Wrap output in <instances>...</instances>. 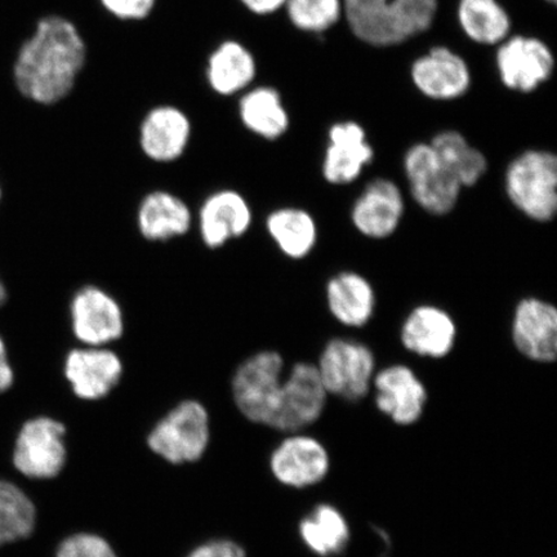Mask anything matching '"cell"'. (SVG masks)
<instances>
[{
    "label": "cell",
    "mask_w": 557,
    "mask_h": 557,
    "mask_svg": "<svg viewBox=\"0 0 557 557\" xmlns=\"http://www.w3.org/2000/svg\"><path fill=\"white\" fill-rule=\"evenodd\" d=\"M315 366L326 393L348 403L367 398L377 372L372 348L358 339L345 337L331 338Z\"/></svg>",
    "instance_id": "obj_6"
},
{
    "label": "cell",
    "mask_w": 557,
    "mask_h": 557,
    "mask_svg": "<svg viewBox=\"0 0 557 557\" xmlns=\"http://www.w3.org/2000/svg\"><path fill=\"white\" fill-rule=\"evenodd\" d=\"M189 136L190 124L186 116L176 109L162 108L146 117L141 148L154 162L169 163L184 154Z\"/></svg>",
    "instance_id": "obj_25"
},
{
    "label": "cell",
    "mask_w": 557,
    "mask_h": 557,
    "mask_svg": "<svg viewBox=\"0 0 557 557\" xmlns=\"http://www.w3.org/2000/svg\"><path fill=\"white\" fill-rule=\"evenodd\" d=\"M62 379L83 401H99L120 386L124 361L111 346H75L62 358Z\"/></svg>",
    "instance_id": "obj_11"
},
{
    "label": "cell",
    "mask_w": 557,
    "mask_h": 557,
    "mask_svg": "<svg viewBox=\"0 0 557 557\" xmlns=\"http://www.w3.org/2000/svg\"><path fill=\"white\" fill-rule=\"evenodd\" d=\"M70 331L81 346H111L125 332L123 306L109 290L96 284L83 285L67 305Z\"/></svg>",
    "instance_id": "obj_9"
},
{
    "label": "cell",
    "mask_w": 557,
    "mask_h": 557,
    "mask_svg": "<svg viewBox=\"0 0 557 557\" xmlns=\"http://www.w3.org/2000/svg\"><path fill=\"white\" fill-rule=\"evenodd\" d=\"M240 114L248 129L271 141L282 137L289 128V115L274 88H257L244 97Z\"/></svg>",
    "instance_id": "obj_28"
},
{
    "label": "cell",
    "mask_w": 557,
    "mask_h": 557,
    "mask_svg": "<svg viewBox=\"0 0 557 557\" xmlns=\"http://www.w3.org/2000/svg\"><path fill=\"white\" fill-rule=\"evenodd\" d=\"M344 21L355 38L373 48L409 41L395 0H344Z\"/></svg>",
    "instance_id": "obj_20"
},
{
    "label": "cell",
    "mask_w": 557,
    "mask_h": 557,
    "mask_svg": "<svg viewBox=\"0 0 557 557\" xmlns=\"http://www.w3.org/2000/svg\"><path fill=\"white\" fill-rule=\"evenodd\" d=\"M331 315L346 329H363L374 317L377 296L373 284L357 271H339L325 284Z\"/></svg>",
    "instance_id": "obj_22"
},
{
    "label": "cell",
    "mask_w": 557,
    "mask_h": 557,
    "mask_svg": "<svg viewBox=\"0 0 557 557\" xmlns=\"http://www.w3.org/2000/svg\"><path fill=\"white\" fill-rule=\"evenodd\" d=\"M243 2L250 11L259 13V15H269V13L281 10L287 0H243Z\"/></svg>",
    "instance_id": "obj_37"
},
{
    "label": "cell",
    "mask_w": 557,
    "mask_h": 557,
    "mask_svg": "<svg viewBox=\"0 0 557 557\" xmlns=\"http://www.w3.org/2000/svg\"><path fill=\"white\" fill-rule=\"evenodd\" d=\"M285 375V360L275 350L249 355L236 367L232 377L235 407L249 422L271 428Z\"/></svg>",
    "instance_id": "obj_3"
},
{
    "label": "cell",
    "mask_w": 557,
    "mask_h": 557,
    "mask_svg": "<svg viewBox=\"0 0 557 557\" xmlns=\"http://www.w3.org/2000/svg\"><path fill=\"white\" fill-rule=\"evenodd\" d=\"M374 157L363 125L351 120L333 123L326 132L322 176L333 186L351 185L373 163Z\"/></svg>",
    "instance_id": "obj_13"
},
{
    "label": "cell",
    "mask_w": 557,
    "mask_h": 557,
    "mask_svg": "<svg viewBox=\"0 0 557 557\" xmlns=\"http://www.w3.org/2000/svg\"><path fill=\"white\" fill-rule=\"evenodd\" d=\"M67 428L58 417L40 414L20 428L12 450L13 468L27 480L50 482L67 463Z\"/></svg>",
    "instance_id": "obj_4"
},
{
    "label": "cell",
    "mask_w": 557,
    "mask_h": 557,
    "mask_svg": "<svg viewBox=\"0 0 557 557\" xmlns=\"http://www.w3.org/2000/svg\"><path fill=\"white\" fill-rule=\"evenodd\" d=\"M186 557H248L246 549L228 540H214L195 547Z\"/></svg>",
    "instance_id": "obj_34"
},
{
    "label": "cell",
    "mask_w": 557,
    "mask_h": 557,
    "mask_svg": "<svg viewBox=\"0 0 557 557\" xmlns=\"http://www.w3.org/2000/svg\"><path fill=\"white\" fill-rule=\"evenodd\" d=\"M37 524V507L23 487L0 479V547L29 539Z\"/></svg>",
    "instance_id": "obj_29"
},
{
    "label": "cell",
    "mask_w": 557,
    "mask_h": 557,
    "mask_svg": "<svg viewBox=\"0 0 557 557\" xmlns=\"http://www.w3.org/2000/svg\"><path fill=\"white\" fill-rule=\"evenodd\" d=\"M403 172L410 197L424 212L443 218L455 211L462 186L445 169L430 143L409 146L403 156Z\"/></svg>",
    "instance_id": "obj_8"
},
{
    "label": "cell",
    "mask_w": 557,
    "mask_h": 557,
    "mask_svg": "<svg viewBox=\"0 0 557 557\" xmlns=\"http://www.w3.org/2000/svg\"><path fill=\"white\" fill-rule=\"evenodd\" d=\"M53 557H120L110 543L94 533H76L62 539Z\"/></svg>",
    "instance_id": "obj_33"
},
{
    "label": "cell",
    "mask_w": 557,
    "mask_h": 557,
    "mask_svg": "<svg viewBox=\"0 0 557 557\" xmlns=\"http://www.w3.org/2000/svg\"><path fill=\"white\" fill-rule=\"evenodd\" d=\"M136 225L145 240L166 243L190 233L194 214L189 205L176 194L154 190L139 200Z\"/></svg>",
    "instance_id": "obj_21"
},
{
    "label": "cell",
    "mask_w": 557,
    "mask_h": 557,
    "mask_svg": "<svg viewBox=\"0 0 557 557\" xmlns=\"http://www.w3.org/2000/svg\"><path fill=\"white\" fill-rule=\"evenodd\" d=\"M292 24L299 32L323 35L344 21V0H287Z\"/></svg>",
    "instance_id": "obj_31"
},
{
    "label": "cell",
    "mask_w": 557,
    "mask_h": 557,
    "mask_svg": "<svg viewBox=\"0 0 557 557\" xmlns=\"http://www.w3.org/2000/svg\"><path fill=\"white\" fill-rule=\"evenodd\" d=\"M406 207V198L394 180L373 178L354 200L352 226L368 239H387L398 232Z\"/></svg>",
    "instance_id": "obj_15"
},
{
    "label": "cell",
    "mask_w": 557,
    "mask_h": 557,
    "mask_svg": "<svg viewBox=\"0 0 557 557\" xmlns=\"http://www.w3.org/2000/svg\"><path fill=\"white\" fill-rule=\"evenodd\" d=\"M201 242L209 249H220L242 238L253 224V211L243 194L222 189L209 194L198 211Z\"/></svg>",
    "instance_id": "obj_18"
},
{
    "label": "cell",
    "mask_w": 557,
    "mask_h": 557,
    "mask_svg": "<svg viewBox=\"0 0 557 557\" xmlns=\"http://www.w3.org/2000/svg\"><path fill=\"white\" fill-rule=\"evenodd\" d=\"M515 348L534 363L552 364L557 358V310L539 297L520 299L511 319Z\"/></svg>",
    "instance_id": "obj_16"
},
{
    "label": "cell",
    "mask_w": 557,
    "mask_h": 557,
    "mask_svg": "<svg viewBox=\"0 0 557 557\" xmlns=\"http://www.w3.org/2000/svg\"><path fill=\"white\" fill-rule=\"evenodd\" d=\"M156 0H102L110 12L122 18H143L151 11Z\"/></svg>",
    "instance_id": "obj_35"
},
{
    "label": "cell",
    "mask_w": 557,
    "mask_h": 557,
    "mask_svg": "<svg viewBox=\"0 0 557 557\" xmlns=\"http://www.w3.org/2000/svg\"><path fill=\"white\" fill-rule=\"evenodd\" d=\"M455 318L436 305L422 304L409 311L400 329V343L418 358L441 360L455 350Z\"/></svg>",
    "instance_id": "obj_19"
},
{
    "label": "cell",
    "mask_w": 557,
    "mask_h": 557,
    "mask_svg": "<svg viewBox=\"0 0 557 557\" xmlns=\"http://www.w3.org/2000/svg\"><path fill=\"white\" fill-rule=\"evenodd\" d=\"M256 65L252 54L238 44H225L212 55L209 81L218 92L232 95L253 79Z\"/></svg>",
    "instance_id": "obj_30"
},
{
    "label": "cell",
    "mask_w": 557,
    "mask_h": 557,
    "mask_svg": "<svg viewBox=\"0 0 557 557\" xmlns=\"http://www.w3.org/2000/svg\"><path fill=\"white\" fill-rule=\"evenodd\" d=\"M506 197L524 218L548 224L557 213V157L545 149L515 156L504 174Z\"/></svg>",
    "instance_id": "obj_2"
},
{
    "label": "cell",
    "mask_w": 557,
    "mask_h": 557,
    "mask_svg": "<svg viewBox=\"0 0 557 557\" xmlns=\"http://www.w3.org/2000/svg\"><path fill=\"white\" fill-rule=\"evenodd\" d=\"M5 301H7V290H5V287H4V284L2 283V281H0V308H2V306L4 305Z\"/></svg>",
    "instance_id": "obj_38"
},
{
    "label": "cell",
    "mask_w": 557,
    "mask_h": 557,
    "mask_svg": "<svg viewBox=\"0 0 557 557\" xmlns=\"http://www.w3.org/2000/svg\"><path fill=\"white\" fill-rule=\"evenodd\" d=\"M456 20L465 38L480 47L496 48L513 29L510 12L499 0H458Z\"/></svg>",
    "instance_id": "obj_23"
},
{
    "label": "cell",
    "mask_w": 557,
    "mask_h": 557,
    "mask_svg": "<svg viewBox=\"0 0 557 557\" xmlns=\"http://www.w3.org/2000/svg\"><path fill=\"white\" fill-rule=\"evenodd\" d=\"M545 2L547 4H552V5H555L556 4V0H545Z\"/></svg>",
    "instance_id": "obj_39"
},
{
    "label": "cell",
    "mask_w": 557,
    "mask_h": 557,
    "mask_svg": "<svg viewBox=\"0 0 557 557\" xmlns=\"http://www.w3.org/2000/svg\"><path fill=\"white\" fill-rule=\"evenodd\" d=\"M264 227L270 239L287 259L304 260L317 247L318 224L313 215L304 208H276L268 214Z\"/></svg>",
    "instance_id": "obj_24"
},
{
    "label": "cell",
    "mask_w": 557,
    "mask_h": 557,
    "mask_svg": "<svg viewBox=\"0 0 557 557\" xmlns=\"http://www.w3.org/2000/svg\"><path fill=\"white\" fill-rule=\"evenodd\" d=\"M494 66L500 85L511 92L529 95L552 81L556 60L545 40L535 35L511 34L496 47Z\"/></svg>",
    "instance_id": "obj_7"
},
{
    "label": "cell",
    "mask_w": 557,
    "mask_h": 557,
    "mask_svg": "<svg viewBox=\"0 0 557 557\" xmlns=\"http://www.w3.org/2000/svg\"><path fill=\"white\" fill-rule=\"evenodd\" d=\"M15 381V373L11 366L9 351L2 337H0V394L9 392Z\"/></svg>",
    "instance_id": "obj_36"
},
{
    "label": "cell",
    "mask_w": 557,
    "mask_h": 557,
    "mask_svg": "<svg viewBox=\"0 0 557 557\" xmlns=\"http://www.w3.org/2000/svg\"><path fill=\"white\" fill-rule=\"evenodd\" d=\"M410 40L426 34L436 23L441 0H395Z\"/></svg>",
    "instance_id": "obj_32"
},
{
    "label": "cell",
    "mask_w": 557,
    "mask_h": 557,
    "mask_svg": "<svg viewBox=\"0 0 557 557\" xmlns=\"http://www.w3.org/2000/svg\"><path fill=\"white\" fill-rule=\"evenodd\" d=\"M211 441V420L198 400L180 401L151 429L148 447L171 465L198 462Z\"/></svg>",
    "instance_id": "obj_5"
},
{
    "label": "cell",
    "mask_w": 557,
    "mask_h": 557,
    "mask_svg": "<svg viewBox=\"0 0 557 557\" xmlns=\"http://www.w3.org/2000/svg\"><path fill=\"white\" fill-rule=\"evenodd\" d=\"M375 407L399 426H412L421 420L429 400L423 381L413 368L389 364L375 372L372 382Z\"/></svg>",
    "instance_id": "obj_14"
},
{
    "label": "cell",
    "mask_w": 557,
    "mask_h": 557,
    "mask_svg": "<svg viewBox=\"0 0 557 557\" xmlns=\"http://www.w3.org/2000/svg\"><path fill=\"white\" fill-rule=\"evenodd\" d=\"M329 396L317 366L298 361L285 372L281 399L270 429L295 434L310 428L323 416Z\"/></svg>",
    "instance_id": "obj_12"
},
{
    "label": "cell",
    "mask_w": 557,
    "mask_h": 557,
    "mask_svg": "<svg viewBox=\"0 0 557 557\" xmlns=\"http://www.w3.org/2000/svg\"><path fill=\"white\" fill-rule=\"evenodd\" d=\"M270 470L278 483L304 490L322 483L329 475L330 453L318 438L295 433L271 453Z\"/></svg>",
    "instance_id": "obj_17"
},
{
    "label": "cell",
    "mask_w": 557,
    "mask_h": 557,
    "mask_svg": "<svg viewBox=\"0 0 557 557\" xmlns=\"http://www.w3.org/2000/svg\"><path fill=\"white\" fill-rule=\"evenodd\" d=\"M429 143L462 189L476 186L490 169V162L484 152L472 146L462 132L443 129L437 132Z\"/></svg>",
    "instance_id": "obj_26"
},
{
    "label": "cell",
    "mask_w": 557,
    "mask_h": 557,
    "mask_svg": "<svg viewBox=\"0 0 557 557\" xmlns=\"http://www.w3.org/2000/svg\"><path fill=\"white\" fill-rule=\"evenodd\" d=\"M409 78L418 94L434 102L463 99L473 83L465 55L449 46L436 45L410 62Z\"/></svg>",
    "instance_id": "obj_10"
},
{
    "label": "cell",
    "mask_w": 557,
    "mask_h": 557,
    "mask_svg": "<svg viewBox=\"0 0 557 557\" xmlns=\"http://www.w3.org/2000/svg\"><path fill=\"white\" fill-rule=\"evenodd\" d=\"M299 537L312 554L320 557L338 556L351 540L350 525L336 506L320 504L299 521Z\"/></svg>",
    "instance_id": "obj_27"
},
{
    "label": "cell",
    "mask_w": 557,
    "mask_h": 557,
    "mask_svg": "<svg viewBox=\"0 0 557 557\" xmlns=\"http://www.w3.org/2000/svg\"><path fill=\"white\" fill-rule=\"evenodd\" d=\"M86 48L74 25L61 17L41 20L21 48L15 66L17 87L40 103H53L73 88L85 64Z\"/></svg>",
    "instance_id": "obj_1"
}]
</instances>
